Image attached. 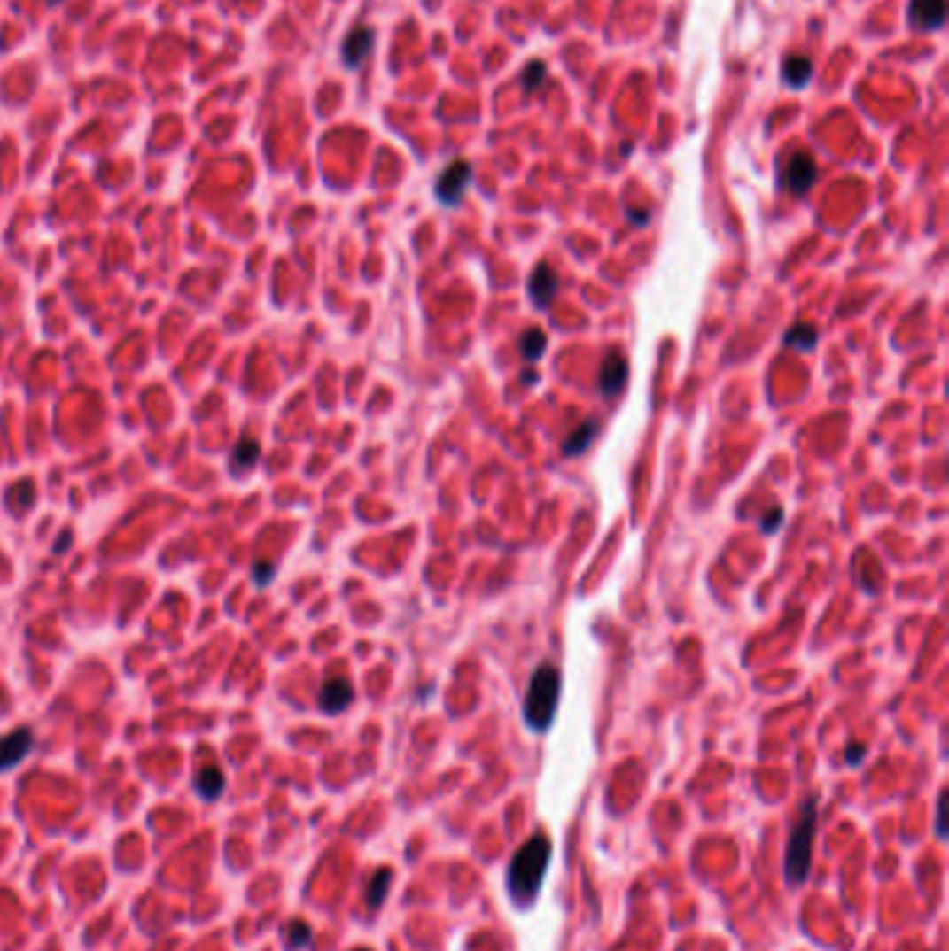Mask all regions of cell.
I'll use <instances>...</instances> for the list:
<instances>
[{
  "instance_id": "8fae6325",
  "label": "cell",
  "mask_w": 949,
  "mask_h": 951,
  "mask_svg": "<svg viewBox=\"0 0 949 951\" xmlns=\"http://www.w3.org/2000/svg\"><path fill=\"white\" fill-rule=\"evenodd\" d=\"M260 453H262L260 440L251 437V434H243L240 443H237L229 453V473L231 476L251 473L256 468V462H260Z\"/></svg>"
},
{
  "instance_id": "ac0fdd59",
  "label": "cell",
  "mask_w": 949,
  "mask_h": 951,
  "mask_svg": "<svg viewBox=\"0 0 949 951\" xmlns=\"http://www.w3.org/2000/svg\"><path fill=\"white\" fill-rule=\"evenodd\" d=\"M816 336H819V334H816V329H813V326L799 323V326H794V329H788L782 340H785V345H788V348L810 351V348L816 345Z\"/></svg>"
},
{
  "instance_id": "8992f818",
  "label": "cell",
  "mask_w": 949,
  "mask_h": 951,
  "mask_svg": "<svg viewBox=\"0 0 949 951\" xmlns=\"http://www.w3.org/2000/svg\"><path fill=\"white\" fill-rule=\"evenodd\" d=\"M785 187L794 195H805L816 182V162L807 153H794L785 165Z\"/></svg>"
},
{
  "instance_id": "44dd1931",
  "label": "cell",
  "mask_w": 949,
  "mask_h": 951,
  "mask_svg": "<svg viewBox=\"0 0 949 951\" xmlns=\"http://www.w3.org/2000/svg\"><path fill=\"white\" fill-rule=\"evenodd\" d=\"M273 576H276V565H273V562H265V560H260V562L253 565V570H251V579H253L256 587H268Z\"/></svg>"
},
{
  "instance_id": "30bf717a",
  "label": "cell",
  "mask_w": 949,
  "mask_h": 951,
  "mask_svg": "<svg viewBox=\"0 0 949 951\" xmlns=\"http://www.w3.org/2000/svg\"><path fill=\"white\" fill-rule=\"evenodd\" d=\"M373 39H377V34H373V28H368V26H357V28H354L348 36H346V43H343V50H340V56H343V65L346 67H360L362 62H365V58H368V53L373 50Z\"/></svg>"
},
{
  "instance_id": "d6986e66",
  "label": "cell",
  "mask_w": 949,
  "mask_h": 951,
  "mask_svg": "<svg viewBox=\"0 0 949 951\" xmlns=\"http://www.w3.org/2000/svg\"><path fill=\"white\" fill-rule=\"evenodd\" d=\"M312 943V929L304 924V921H292L287 926V948L292 951H301Z\"/></svg>"
},
{
  "instance_id": "5b68a950",
  "label": "cell",
  "mask_w": 949,
  "mask_h": 951,
  "mask_svg": "<svg viewBox=\"0 0 949 951\" xmlns=\"http://www.w3.org/2000/svg\"><path fill=\"white\" fill-rule=\"evenodd\" d=\"M34 748V731L28 726H19L9 731L6 738H0V774L12 770L23 762Z\"/></svg>"
},
{
  "instance_id": "7a4b0ae2",
  "label": "cell",
  "mask_w": 949,
  "mask_h": 951,
  "mask_svg": "<svg viewBox=\"0 0 949 951\" xmlns=\"http://www.w3.org/2000/svg\"><path fill=\"white\" fill-rule=\"evenodd\" d=\"M819 821V801L810 796L799 807V818L790 829V838L785 846V882L790 887H799L810 877V860H813V835Z\"/></svg>"
},
{
  "instance_id": "7402d4cb",
  "label": "cell",
  "mask_w": 949,
  "mask_h": 951,
  "mask_svg": "<svg viewBox=\"0 0 949 951\" xmlns=\"http://www.w3.org/2000/svg\"><path fill=\"white\" fill-rule=\"evenodd\" d=\"M780 521H782V509H780V506H777L774 512H766V518H763V531H766V534L777 531V529H780Z\"/></svg>"
},
{
  "instance_id": "603a6c76",
  "label": "cell",
  "mask_w": 949,
  "mask_h": 951,
  "mask_svg": "<svg viewBox=\"0 0 949 951\" xmlns=\"http://www.w3.org/2000/svg\"><path fill=\"white\" fill-rule=\"evenodd\" d=\"M863 754H866V748H860V746H849V748H846V762H849V765H858V762L863 760Z\"/></svg>"
},
{
  "instance_id": "4fadbf2b",
  "label": "cell",
  "mask_w": 949,
  "mask_h": 951,
  "mask_svg": "<svg viewBox=\"0 0 949 951\" xmlns=\"http://www.w3.org/2000/svg\"><path fill=\"white\" fill-rule=\"evenodd\" d=\"M192 787H195V792H198L201 799L214 801V799H221V792L226 790V777H223L221 768L206 765V768H201V770L195 774Z\"/></svg>"
},
{
  "instance_id": "9a60e30c",
  "label": "cell",
  "mask_w": 949,
  "mask_h": 951,
  "mask_svg": "<svg viewBox=\"0 0 949 951\" xmlns=\"http://www.w3.org/2000/svg\"><path fill=\"white\" fill-rule=\"evenodd\" d=\"M593 437H596V421H585L580 423L577 429H573L568 437L563 440V453H568V457H577V453H582Z\"/></svg>"
},
{
  "instance_id": "6da1fadb",
  "label": "cell",
  "mask_w": 949,
  "mask_h": 951,
  "mask_svg": "<svg viewBox=\"0 0 949 951\" xmlns=\"http://www.w3.org/2000/svg\"><path fill=\"white\" fill-rule=\"evenodd\" d=\"M548 857H551V843L543 835H535L516 851V857L510 862V874H507V887H510L512 901L526 904L538 896L541 882L548 868Z\"/></svg>"
},
{
  "instance_id": "277c9868",
  "label": "cell",
  "mask_w": 949,
  "mask_h": 951,
  "mask_svg": "<svg viewBox=\"0 0 949 951\" xmlns=\"http://www.w3.org/2000/svg\"><path fill=\"white\" fill-rule=\"evenodd\" d=\"M471 165L463 162V158H457V162H451L443 175L438 178V187H434V195L440 197L443 206H457L463 201V195L471 184Z\"/></svg>"
},
{
  "instance_id": "cb8c5ba5",
  "label": "cell",
  "mask_w": 949,
  "mask_h": 951,
  "mask_svg": "<svg viewBox=\"0 0 949 951\" xmlns=\"http://www.w3.org/2000/svg\"><path fill=\"white\" fill-rule=\"evenodd\" d=\"M51 4H53V6H56V4H62V0H51Z\"/></svg>"
},
{
  "instance_id": "d4e9b609",
  "label": "cell",
  "mask_w": 949,
  "mask_h": 951,
  "mask_svg": "<svg viewBox=\"0 0 949 951\" xmlns=\"http://www.w3.org/2000/svg\"><path fill=\"white\" fill-rule=\"evenodd\" d=\"M357 951H368V948H357Z\"/></svg>"
},
{
  "instance_id": "7c38bea8",
  "label": "cell",
  "mask_w": 949,
  "mask_h": 951,
  "mask_svg": "<svg viewBox=\"0 0 949 951\" xmlns=\"http://www.w3.org/2000/svg\"><path fill=\"white\" fill-rule=\"evenodd\" d=\"M946 17V0H911V23L922 31H938Z\"/></svg>"
},
{
  "instance_id": "3957f363",
  "label": "cell",
  "mask_w": 949,
  "mask_h": 951,
  "mask_svg": "<svg viewBox=\"0 0 949 951\" xmlns=\"http://www.w3.org/2000/svg\"><path fill=\"white\" fill-rule=\"evenodd\" d=\"M560 670L555 665H541L535 668L526 687V699H524V721L529 723L532 731H546L557 715V704H560Z\"/></svg>"
},
{
  "instance_id": "9c48e42d",
  "label": "cell",
  "mask_w": 949,
  "mask_h": 951,
  "mask_svg": "<svg viewBox=\"0 0 949 951\" xmlns=\"http://www.w3.org/2000/svg\"><path fill=\"white\" fill-rule=\"evenodd\" d=\"M351 701H354V687L343 677L326 679L318 692V707L326 712V715H338V712L351 707Z\"/></svg>"
},
{
  "instance_id": "2e32d148",
  "label": "cell",
  "mask_w": 949,
  "mask_h": 951,
  "mask_svg": "<svg viewBox=\"0 0 949 951\" xmlns=\"http://www.w3.org/2000/svg\"><path fill=\"white\" fill-rule=\"evenodd\" d=\"M518 348H521V356L526 362H538L543 356V351H546V334L541 329H526L521 334V345Z\"/></svg>"
},
{
  "instance_id": "e0dca14e",
  "label": "cell",
  "mask_w": 949,
  "mask_h": 951,
  "mask_svg": "<svg viewBox=\"0 0 949 951\" xmlns=\"http://www.w3.org/2000/svg\"><path fill=\"white\" fill-rule=\"evenodd\" d=\"M390 879H393V870L390 868H379L377 874H373L370 885H368V907L370 909H379L385 896H387V887H390Z\"/></svg>"
},
{
  "instance_id": "52a82bcc",
  "label": "cell",
  "mask_w": 949,
  "mask_h": 951,
  "mask_svg": "<svg viewBox=\"0 0 949 951\" xmlns=\"http://www.w3.org/2000/svg\"><path fill=\"white\" fill-rule=\"evenodd\" d=\"M557 290H560V279L555 267H548L546 262H541L535 270H532V279H529V298L532 304H535L538 309H546L551 301L557 298Z\"/></svg>"
},
{
  "instance_id": "ba28073f",
  "label": "cell",
  "mask_w": 949,
  "mask_h": 951,
  "mask_svg": "<svg viewBox=\"0 0 949 951\" xmlns=\"http://www.w3.org/2000/svg\"><path fill=\"white\" fill-rule=\"evenodd\" d=\"M629 379V365H626V356L621 351H612L607 353V360L602 365V373H599V387H602V395L604 398H612V395H618L624 390Z\"/></svg>"
},
{
  "instance_id": "5bb4252c",
  "label": "cell",
  "mask_w": 949,
  "mask_h": 951,
  "mask_svg": "<svg viewBox=\"0 0 949 951\" xmlns=\"http://www.w3.org/2000/svg\"><path fill=\"white\" fill-rule=\"evenodd\" d=\"M813 78V65L807 56H785L782 62V81L788 87H805Z\"/></svg>"
},
{
  "instance_id": "ffe728a7",
  "label": "cell",
  "mask_w": 949,
  "mask_h": 951,
  "mask_svg": "<svg viewBox=\"0 0 949 951\" xmlns=\"http://www.w3.org/2000/svg\"><path fill=\"white\" fill-rule=\"evenodd\" d=\"M543 78H546V67H543L541 62H532V65L526 67L524 78H521V81H524V89L535 92V89L543 84Z\"/></svg>"
}]
</instances>
